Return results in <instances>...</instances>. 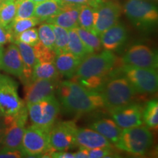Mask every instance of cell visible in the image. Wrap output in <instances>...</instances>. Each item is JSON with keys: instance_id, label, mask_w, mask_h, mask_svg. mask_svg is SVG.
<instances>
[{"instance_id": "1", "label": "cell", "mask_w": 158, "mask_h": 158, "mask_svg": "<svg viewBox=\"0 0 158 158\" xmlns=\"http://www.w3.org/2000/svg\"><path fill=\"white\" fill-rule=\"evenodd\" d=\"M60 105L67 113L81 115L105 108L100 92L86 89L73 81H64L57 86Z\"/></svg>"}, {"instance_id": "2", "label": "cell", "mask_w": 158, "mask_h": 158, "mask_svg": "<svg viewBox=\"0 0 158 158\" xmlns=\"http://www.w3.org/2000/svg\"><path fill=\"white\" fill-rule=\"evenodd\" d=\"M116 64L117 58L112 51L89 54L81 61L76 73L71 78L111 76Z\"/></svg>"}, {"instance_id": "3", "label": "cell", "mask_w": 158, "mask_h": 158, "mask_svg": "<svg viewBox=\"0 0 158 158\" xmlns=\"http://www.w3.org/2000/svg\"><path fill=\"white\" fill-rule=\"evenodd\" d=\"M100 93L103 98L105 108L110 111L131 103L137 92L127 79L122 76L108 80Z\"/></svg>"}, {"instance_id": "4", "label": "cell", "mask_w": 158, "mask_h": 158, "mask_svg": "<svg viewBox=\"0 0 158 158\" xmlns=\"http://www.w3.org/2000/svg\"><path fill=\"white\" fill-rule=\"evenodd\" d=\"M153 143V135L145 126H135L122 129L115 143L116 148L133 155H144Z\"/></svg>"}, {"instance_id": "5", "label": "cell", "mask_w": 158, "mask_h": 158, "mask_svg": "<svg viewBox=\"0 0 158 158\" xmlns=\"http://www.w3.org/2000/svg\"><path fill=\"white\" fill-rule=\"evenodd\" d=\"M123 10L131 23L142 30L150 29L157 23V7L148 0H127Z\"/></svg>"}, {"instance_id": "6", "label": "cell", "mask_w": 158, "mask_h": 158, "mask_svg": "<svg viewBox=\"0 0 158 158\" xmlns=\"http://www.w3.org/2000/svg\"><path fill=\"white\" fill-rule=\"evenodd\" d=\"M28 116L33 125L49 132L56 122L61 105L55 96H51L34 103L26 104Z\"/></svg>"}, {"instance_id": "7", "label": "cell", "mask_w": 158, "mask_h": 158, "mask_svg": "<svg viewBox=\"0 0 158 158\" xmlns=\"http://www.w3.org/2000/svg\"><path fill=\"white\" fill-rule=\"evenodd\" d=\"M120 72L127 79L138 93H155L158 87L157 70L123 64Z\"/></svg>"}, {"instance_id": "8", "label": "cell", "mask_w": 158, "mask_h": 158, "mask_svg": "<svg viewBox=\"0 0 158 158\" xmlns=\"http://www.w3.org/2000/svg\"><path fill=\"white\" fill-rule=\"evenodd\" d=\"M21 150L25 157H43L48 152L54 151L49 144L48 132L33 124L25 129Z\"/></svg>"}, {"instance_id": "9", "label": "cell", "mask_w": 158, "mask_h": 158, "mask_svg": "<svg viewBox=\"0 0 158 158\" xmlns=\"http://www.w3.org/2000/svg\"><path fill=\"white\" fill-rule=\"evenodd\" d=\"M27 117L28 112L27 106L15 115L3 116L5 130L2 147L21 149Z\"/></svg>"}, {"instance_id": "10", "label": "cell", "mask_w": 158, "mask_h": 158, "mask_svg": "<svg viewBox=\"0 0 158 158\" xmlns=\"http://www.w3.org/2000/svg\"><path fill=\"white\" fill-rule=\"evenodd\" d=\"M27 105L19 98L18 84L8 76H2L0 81V111L2 116L19 113Z\"/></svg>"}, {"instance_id": "11", "label": "cell", "mask_w": 158, "mask_h": 158, "mask_svg": "<svg viewBox=\"0 0 158 158\" xmlns=\"http://www.w3.org/2000/svg\"><path fill=\"white\" fill-rule=\"evenodd\" d=\"M94 24L93 33L100 36L118 22L122 7L118 2L109 0H98L94 6Z\"/></svg>"}, {"instance_id": "12", "label": "cell", "mask_w": 158, "mask_h": 158, "mask_svg": "<svg viewBox=\"0 0 158 158\" xmlns=\"http://www.w3.org/2000/svg\"><path fill=\"white\" fill-rule=\"evenodd\" d=\"M77 127L74 122H60L53 126L48 132L49 144L54 151H68L77 145Z\"/></svg>"}, {"instance_id": "13", "label": "cell", "mask_w": 158, "mask_h": 158, "mask_svg": "<svg viewBox=\"0 0 158 158\" xmlns=\"http://www.w3.org/2000/svg\"><path fill=\"white\" fill-rule=\"evenodd\" d=\"M123 64L138 68L155 69L158 67L157 55L152 49L143 44L130 46L122 59Z\"/></svg>"}, {"instance_id": "14", "label": "cell", "mask_w": 158, "mask_h": 158, "mask_svg": "<svg viewBox=\"0 0 158 158\" xmlns=\"http://www.w3.org/2000/svg\"><path fill=\"white\" fill-rule=\"evenodd\" d=\"M57 86V80L50 79H37L24 84L25 103H34L43 99L54 96Z\"/></svg>"}, {"instance_id": "15", "label": "cell", "mask_w": 158, "mask_h": 158, "mask_svg": "<svg viewBox=\"0 0 158 158\" xmlns=\"http://www.w3.org/2000/svg\"><path fill=\"white\" fill-rule=\"evenodd\" d=\"M143 109L140 105L130 103L109 112L118 127L124 129L143 124Z\"/></svg>"}, {"instance_id": "16", "label": "cell", "mask_w": 158, "mask_h": 158, "mask_svg": "<svg viewBox=\"0 0 158 158\" xmlns=\"http://www.w3.org/2000/svg\"><path fill=\"white\" fill-rule=\"evenodd\" d=\"M101 47L105 51H114L122 46L127 38L126 27L121 23H116L99 36Z\"/></svg>"}, {"instance_id": "17", "label": "cell", "mask_w": 158, "mask_h": 158, "mask_svg": "<svg viewBox=\"0 0 158 158\" xmlns=\"http://www.w3.org/2000/svg\"><path fill=\"white\" fill-rule=\"evenodd\" d=\"M1 69L6 73L21 78L23 74V64L22 58L17 45L14 43L3 51Z\"/></svg>"}, {"instance_id": "18", "label": "cell", "mask_w": 158, "mask_h": 158, "mask_svg": "<svg viewBox=\"0 0 158 158\" xmlns=\"http://www.w3.org/2000/svg\"><path fill=\"white\" fill-rule=\"evenodd\" d=\"M76 144L88 149L100 147H113L110 142L103 135L92 128H77Z\"/></svg>"}, {"instance_id": "19", "label": "cell", "mask_w": 158, "mask_h": 158, "mask_svg": "<svg viewBox=\"0 0 158 158\" xmlns=\"http://www.w3.org/2000/svg\"><path fill=\"white\" fill-rule=\"evenodd\" d=\"M81 6L63 5L62 11L48 19L45 22L63 27L68 30L76 28L78 27V15Z\"/></svg>"}, {"instance_id": "20", "label": "cell", "mask_w": 158, "mask_h": 158, "mask_svg": "<svg viewBox=\"0 0 158 158\" xmlns=\"http://www.w3.org/2000/svg\"><path fill=\"white\" fill-rule=\"evenodd\" d=\"M81 61V59L67 51L56 54L54 63L59 74L71 78L76 73Z\"/></svg>"}, {"instance_id": "21", "label": "cell", "mask_w": 158, "mask_h": 158, "mask_svg": "<svg viewBox=\"0 0 158 158\" xmlns=\"http://www.w3.org/2000/svg\"><path fill=\"white\" fill-rule=\"evenodd\" d=\"M14 43L17 45L21 58H22L23 70L21 79L24 84L30 81L33 73V69L36 63V57H35L33 46L22 42H19V41H15Z\"/></svg>"}, {"instance_id": "22", "label": "cell", "mask_w": 158, "mask_h": 158, "mask_svg": "<svg viewBox=\"0 0 158 158\" xmlns=\"http://www.w3.org/2000/svg\"><path fill=\"white\" fill-rule=\"evenodd\" d=\"M90 128L96 130L114 143L118 141L122 132V128L118 127L116 122L110 118H101L98 120L91 124Z\"/></svg>"}, {"instance_id": "23", "label": "cell", "mask_w": 158, "mask_h": 158, "mask_svg": "<svg viewBox=\"0 0 158 158\" xmlns=\"http://www.w3.org/2000/svg\"><path fill=\"white\" fill-rule=\"evenodd\" d=\"M62 9L63 4L60 0H45L36 4L34 16L43 22L58 14Z\"/></svg>"}, {"instance_id": "24", "label": "cell", "mask_w": 158, "mask_h": 158, "mask_svg": "<svg viewBox=\"0 0 158 158\" xmlns=\"http://www.w3.org/2000/svg\"><path fill=\"white\" fill-rule=\"evenodd\" d=\"M59 76V73L56 68L54 62L36 61L29 81H32L37 79L57 80Z\"/></svg>"}, {"instance_id": "25", "label": "cell", "mask_w": 158, "mask_h": 158, "mask_svg": "<svg viewBox=\"0 0 158 158\" xmlns=\"http://www.w3.org/2000/svg\"><path fill=\"white\" fill-rule=\"evenodd\" d=\"M69 41L68 44V51L74 56L82 59L87 55L90 54L88 49L85 46L84 43L79 37L76 29H71L68 30Z\"/></svg>"}, {"instance_id": "26", "label": "cell", "mask_w": 158, "mask_h": 158, "mask_svg": "<svg viewBox=\"0 0 158 158\" xmlns=\"http://www.w3.org/2000/svg\"><path fill=\"white\" fill-rule=\"evenodd\" d=\"M75 29L82 42L84 43L85 46L88 49L90 54L98 52L101 50V43H100L99 36L94 34L92 31L83 29L80 27H77Z\"/></svg>"}, {"instance_id": "27", "label": "cell", "mask_w": 158, "mask_h": 158, "mask_svg": "<svg viewBox=\"0 0 158 158\" xmlns=\"http://www.w3.org/2000/svg\"><path fill=\"white\" fill-rule=\"evenodd\" d=\"M143 120L148 128L157 130L158 127V102L157 100H150L143 109Z\"/></svg>"}, {"instance_id": "28", "label": "cell", "mask_w": 158, "mask_h": 158, "mask_svg": "<svg viewBox=\"0 0 158 158\" xmlns=\"http://www.w3.org/2000/svg\"><path fill=\"white\" fill-rule=\"evenodd\" d=\"M54 33V51L56 54L67 52L68 44L69 41V33L68 29L59 27V26L51 24Z\"/></svg>"}, {"instance_id": "29", "label": "cell", "mask_w": 158, "mask_h": 158, "mask_svg": "<svg viewBox=\"0 0 158 158\" xmlns=\"http://www.w3.org/2000/svg\"><path fill=\"white\" fill-rule=\"evenodd\" d=\"M40 23V21L36 17L33 16L28 19H14L10 24L7 26V28L10 31L13 36V39L15 36L20 34L22 31L27 30V29L32 28L35 26ZM14 41V40H13Z\"/></svg>"}, {"instance_id": "30", "label": "cell", "mask_w": 158, "mask_h": 158, "mask_svg": "<svg viewBox=\"0 0 158 158\" xmlns=\"http://www.w3.org/2000/svg\"><path fill=\"white\" fill-rule=\"evenodd\" d=\"M94 24V8L92 5H84L80 8L78 27L93 32Z\"/></svg>"}, {"instance_id": "31", "label": "cell", "mask_w": 158, "mask_h": 158, "mask_svg": "<svg viewBox=\"0 0 158 158\" xmlns=\"http://www.w3.org/2000/svg\"><path fill=\"white\" fill-rule=\"evenodd\" d=\"M109 78L110 76H92L85 78H71V81L78 83L87 89L100 92Z\"/></svg>"}, {"instance_id": "32", "label": "cell", "mask_w": 158, "mask_h": 158, "mask_svg": "<svg viewBox=\"0 0 158 158\" xmlns=\"http://www.w3.org/2000/svg\"><path fill=\"white\" fill-rule=\"evenodd\" d=\"M15 2H3L0 6V24L7 27L13 21L16 14Z\"/></svg>"}, {"instance_id": "33", "label": "cell", "mask_w": 158, "mask_h": 158, "mask_svg": "<svg viewBox=\"0 0 158 158\" xmlns=\"http://www.w3.org/2000/svg\"><path fill=\"white\" fill-rule=\"evenodd\" d=\"M40 42L47 48L53 49L54 48V33L51 23H45L41 24L37 29Z\"/></svg>"}, {"instance_id": "34", "label": "cell", "mask_w": 158, "mask_h": 158, "mask_svg": "<svg viewBox=\"0 0 158 158\" xmlns=\"http://www.w3.org/2000/svg\"><path fill=\"white\" fill-rule=\"evenodd\" d=\"M16 3V14L14 19H28L34 16L36 3L31 0H15Z\"/></svg>"}, {"instance_id": "35", "label": "cell", "mask_w": 158, "mask_h": 158, "mask_svg": "<svg viewBox=\"0 0 158 158\" xmlns=\"http://www.w3.org/2000/svg\"><path fill=\"white\" fill-rule=\"evenodd\" d=\"M15 41H19L31 46H35L40 41L37 29L32 27V28L22 31L15 37L13 43Z\"/></svg>"}, {"instance_id": "36", "label": "cell", "mask_w": 158, "mask_h": 158, "mask_svg": "<svg viewBox=\"0 0 158 158\" xmlns=\"http://www.w3.org/2000/svg\"><path fill=\"white\" fill-rule=\"evenodd\" d=\"M114 153L113 147H100L89 149V158H104L113 157Z\"/></svg>"}, {"instance_id": "37", "label": "cell", "mask_w": 158, "mask_h": 158, "mask_svg": "<svg viewBox=\"0 0 158 158\" xmlns=\"http://www.w3.org/2000/svg\"><path fill=\"white\" fill-rule=\"evenodd\" d=\"M25 157L22 150L11 148L2 147L0 149V158H21Z\"/></svg>"}, {"instance_id": "38", "label": "cell", "mask_w": 158, "mask_h": 158, "mask_svg": "<svg viewBox=\"0 0 158 158\" xmlns=\"http://www.w3.org/2000/svg\"><path fill=\"white\" fill-rule=\"evenodd\" d=\"M13 36L7 27L0 24V46L8 43H13Z\"/></svg>"}, {"instance_id": "39", "label": "cell", "mask_w": 158, "mask_h": 158, "mask_svg": "<svg viewBox=\"0 0 158 158\" xmlns=\"http://www.w3.org/2000/svg\"><path fill=\"white\" fill-rule=\"evenodd\" d=\"M63 5L81 6L84 5H89L92 7L98 0H60Z\"/></svg>"}, {"instance_id": "40", "label": "cell", "mask_w": 158, "mask_h": 158, "mask_svg": "<svg viewBox=\"0 0 158 158\" xmlns=\"http://www.w3.org/2000/svg\"><path fill=\"white\" fill-rule=\"evenodd\" d=\"M49 157L56 158H75L74 153L68 152L66 151H54L51 152Z\"/></svg>"}, {"instance_id": "41", "label": "cell", "mask_w": 158, "mask_h": 158, "mask_svg": "<svg viewBox=\"0 0 158 158\" xmlns=\"http://www.w3.org/2000/svg\"><path fill=\"white\" fill-rule=\"evenodd\" d=\"M75 158H88L89 149L86 148L80 147V149L77 152L74 153Z\"/></svg>"}, {"instance_id": "42", "label": "cell", "mask_w": 158, "mask_h": 158, "mask_svg": "<svg viewBox=\"0 0 158 158\" xmlns=\"http://www.w3.org/2000/svg\"><path fill=\"white\" fill-rule=\"evenodd\" d=\"M5 130V124H4L3 116H0V149L2 147V140Z\"/></svg>"}, {"instance_id": "43", "label": "cell", "mask_w": 158, "mask_h": 158, "mask_svg": "<svg viewBox=\"0 0 158 158\" xmlns=\"http://www.w3.org/2000/svg\"><path fill=\"white\" fill-rule=\"evenodd\" d=\"M3 48L0 46V69H1V64H2V55H3Z\"/></svg>"}, {"instance_id": "44", "label": "cell", "mask_w": 158, "mask_h": 158, "mask_svg": "<svg viewBox=\"0 0 158 158\" xmlns=\"http://www.w3.org/2000/svg\"><path fill=\"white\" fill-rule=\"evenodd\" d=\"M31 1H32V2H35V3H40V2H43V1H45V0H31Z\"/></svg>"}, {"instance_id": "45", "label": "cell", "mask_w": 158, "mask_h": 158, "mask_svg": "<svg viewBox=\"0 0 158 158\" xmlns=\"http://www.w3.org/2000/svg\"><path fill=\"white\" fill-rule=\"evenodd\" d=\"M2 2H14L15 0H1Z\"/></svg>"}, {"instance_id": "46", "label": "cell", "mask_w": 158, "mask_h": 158, "mask_svg": "<svg viewBox=\"0 0 158 158\" xmlns=\"http://www.w3.org/2000/svg\"><path fill=\"white\" fill-rule=\"evenodd\" d=\"M2 75L0 74V81H1V78H2Z\"/></svg>"}, {"instance_id": "47", "label": "cell", "mask_w": 158, "mask_h": 158, "mask_svg": "<svg viewBox=\"0 0 158 158\" xmlns=\"http://www.w3.org/2000/svg\"><path fill=\"white\" fill-rule=\"evenodd\" d=\"M148 1H153V2H155V1H157V0H148Z\"/></svg>"}, {"instance_id": "48", "label": "cell", "mask_w": 158, "mask_h": 158, "mask_svg": "<svg viewBox=\"0 0 158 158\" xmlns=\"http://www.w3.org/2000/svg\"><path fill=\"white\" fill-rule=\"evenodd\" d=\"M2 1H1V0H0V6H1V5H2Z\"/></svg>"}, {"instance_id": "49", "label": "cell", "mask_w": 158, "mask_h": 158, "mask_svg": "<svg viewBox=\"0 0 158 158\" xmlns=\"http://www.w3.org/2000/svg\"><path fill=\"white\" fill-rule=\"evenodd\" d=\"M0 116H2V114H1V111H0Z\"/></svg>"}]
</instances>
